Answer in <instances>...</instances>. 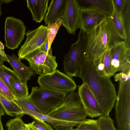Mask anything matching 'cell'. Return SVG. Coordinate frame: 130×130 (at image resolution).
Returning <instances> with one entry per match:
<instances>
[{
	"label": "cell",
	"mask_w": 130,
	"mask_h": 130,
	"mask_svg": "<svg viewBox=\"0 0 130 130\" xmlns=\"http://www.w3.org/2000/svg\"><path fill=\"white\" fill-rule=\"evenodd\" d=\"M77 76L86 84L93 94L104 113L109 116L116 101L117 94L110 77L101 76L90 60L84 56Z\"/></svg>",
	"instance_id": "obj_1"
},
{
	"label": "cell",
	"mask_w": 130,
	"mask_h": 130,
	"mask_svg": "<svg viewBox=\"0 0 130 130\" xmlns=\"http://www.w3.org/2000/svg\"><path fill=\"white\" fill-rule=\"evenodd\" d=\"M87 42L84 56L95 66L104 53L120 41L110 18H108L86 34Z\"/></svg>",
	"instance_id": "obj_2"
},
{
	"label": "cell",
	"mask_w": 130,
	"mask_h": 130,
	"mask_svg": "<svg viewBox=\"0 0 130 130\" xmlns=\"http://www.w3.org/2000/svg\"><path fill=\"white\" fill-rule=\"evenodd\" d=\"M45 115L63 120L79 123L88 116L78 94L74 91L67 95L63 102Z\"/></svg>",
	"instance_id": "obj_3"
},
{
	"label": "cell",
	"mask_w": 130,
	"mask_h": 130,
	"mask_svg": "<svg viewBox=\"0 0 130 130\" xmlns=\"http://www.w3.org/2000/svg\"><path fill=\"white\" fill-rule=\"evenodd\" d=\"M87 42V34L80 29L77 40L71 45L70 50L64 57V71L71 77L77 76L84 58Z\"/></svg>",
	"instance_id": "obj_4"
},
{
	"label": "cell",
	"mask_w": 130,
	"mask_h": 130,
	"mask_svg": "<svg viewBox=\"0 0 130 130\" xmlns=\"http://www.w3.org/2000/svg\"><path fill=\"white\" fill-rule=\"evenodd\" d=\"M115 113L117 130H130V79L119 82Z\"/></svg>",
	"instance_id": "obj_5"
},
{
	"label": "cell",
	"mask_w": 130,
	"mask_h": 130,
	"mask_svg": "<svg viewBox=\"0 0 130 130\" xmlns=\"http://www.w3.org/2000/svg\"><path fill=\"white\" fill-rule=\"evenodd\" d=\"M67 93L40 86L32 87L28 96L42 113L46 115L61 105L64 102Z\"/></svg>",
	"instance_id": "obj_6"
},
{
	"label": "cell",
	"mask_w": 130,
	"mask_h": 130,
	"mask_svg": "<svg viewBox=\"0 0 130 130\" xmlns=\"http://www.w3.org/2000/svg\"><path fill=\"white\" fill-rule=\"evenodd\" d=\"M38 83L40 87L66 93L74 91L77 87L71 77L58 70L49 74L39 76Z\"/></svg>",
	"instance_id": "obj_7"
},
{
	"label": "cell",
	"mask_w": 130,
	"mask_h": 130,
	"mask_svg": "<svg viewBox=\"0 0 130 130\" xmlns=\"http://www.w3.org/2000/svg\"><path fill=\"white\" fill-rule=\"evenodd\" d=\"M24 59L28 61L29 67L39 76L53 72L58 66L56 57L47 54L40 48L29 54Z\"/></svg>",
	"instance_id": "obj_8"
},
{
	"label": "cell",
	"mask_w": 130,
	"mask_h": 130,
	"mask_svg": "<svg viewBox=\"0 0 130 130\" xmlns=\"http://www.w3.org/2000/svg\"><path fill=\"white\" fill-rule=\"evenodd\" d=\"M26 27L20 19L13 17H7L5 25L6 46L13 50L18 48L24 39Z\"/></svg>",
	"instance_id": "obj_9"
},
{
	"label": "cell",
	"mask_w": 130,
	"mask_h": 130,
	"mask_svg": "<svg viewBox=\"0 0 130 130\" xmlns=\"http://www.w3.org/2000/svg\"><path fill=\"white\" fill-rule=\"evenodd\" d=\"M111 77L118 71L130 74V48L124 41H120L111 49Z\"/></svg>",
	"instance_id": "obj_10"
},
{
	"label": "cell",
	"mask_w": 130,
	"mask_h": 130,
	"mask_svg": "<svg viewBox=\"0 0 130 130\" xmlns=\"http://www.w3.org/2000/svg\"><path fill=\"white\" fill-rule=\"evenodd\" d=\"M26 39L18 53L20 60L29 54L39 48L48 41L46 26L41 25L36 29L29 30L26 33Z\"/></svg>",
	"instance_id": "obj_11"
},
{
	"label": "cell",
	"mask_w": 130,
	"mask_h": 130,
	"mask_svg": "<svg viewBox=\"0 0 130 130\" xmlns=\"http://www.w3.org/2000/svg\"><path fill=\"white\" fill-rule=\"evenodd\" d=\"M78 93L88 116L93 118L105 116L97 100L86 84L83 83L78 86Z\"/></svg>",
	"instance_id": "obj_12"
},
{
	"label": "cell",
	"mask_w": 130,
	"mask_h": 130,
	"mask_svg": "<svg viewBox=\"0 0 130 130\" xmlns=\"http://www.w3.org/2000/svg\"><path fill=\"white\" fill-rule=\"evenodd\" d=\"M80 10L77 0H67L64 13L59 19L61 20V25L70 34L74 35L79 28Z\"/></svg>",
	"instance_id": "obj_13"
},
{
	"label": "cell",
	"mask_w": 130,
	"mask_h": 130,
	"mask_svg": "<svg viewBox=\"0 0 130 130\" xmlns=\"http://www.w3.org/2000/svg\"><path fill=\"white\" fill-rule=\"evenodd\" d=\"M108 17L101 11L94 9H81L79 28L86 34L106 20Z\"/></svg>",
	"instance_id": "obj_14"
},
{
	"label": "cell",
	"mask_w": 130,
	"mask_h": 130,
	"mask_svg": "<svg viewBox=\"0 0 130 130\" xmlns=\"http://www.w3.org/2000/svg\"><path fill=\"white\" fill-rule=\"evenodd\" d=\"M24 114H27L34 119L46 122L52 124L55 130H71L78 123L63 120L44 114L25 109H22Z\"/></svg>",
	"instance_id": "obj_15"
},
{
	"label": "cell",
	"mask_w": 130,
	"mask_h": 130,
	"mask_svg": "<svg viewBox=\"0 0 130 130\" xmlns=\"http://www.w3.org/2000/svg\"><path fill=\"white\" fill-rule=\"evenodd\" d=\"M67 0H52L48 7L44 18L46 25L56 22L64 14Z\"/></svg>",
	"instance_id": "obj_16"
},
{
	"label": "cell",
	"mask_w": 130,
	"mask_h": 130,
	"mask_svg": "<svg viewBox=\"0 0 130 130\" xmlns=\"http://www.w3.org/2000/svg\"><path fill=\"white\" fill-rule=\"evenodd\" d=\"M6 55L14 71L21 78L23 83H27L31 77L35 75V72L30 67L26 66L22 63L13 53L12 55Z\"/></svg>",
	"instance_id": "obj_17"
},
{
	"label": "cell",
	"mask_w": 130,
	"mask_h": 130,
	"mask_svg": "<svg viewBox=\"0 0 130 130\" xmlns=\"http://www.w3.org/2000/svg\"><path fill=\"white\" fill-rule=\"evenodd\" d=\"M27 7L30 10L35 22L40 23L44 19L48 7V0L26 1Z\"/></svg>",
	"instance_id": "obj_18"
},
{
	"label": "cell",
	"mask_w": 130,
	"mask_h": 130,
	"mask_svg": "<svg viewBox=\"0 0 130 130\" xmlns=\"http://www.w3.org/2000/svg\"><path fill=\"white\" fill-rule=\"evenodd\" d=\"M81 9L92 8L98 10L108 17L112 13L113 10L112 0H77Z\"/></svg>",
	"instance_id": "obj_19"
},
{
	"label": "cell",
	"mask_w": 130,
	"mask_h": 130,
	"mask_svg": "<svg viewBox=\"0 0 130 130\" xmlns=\"http://www.w3.org/2000/svg\"><path fill=\"white\" fill-rule=\"evenodd\" d=\"M0 102L7 115L21 118L24 115L21 108L14 101L8 99L0 93Z\"/></svg>",
	"instance_id": "obj_20"
},
{
	"label": "cell",
	"mask_w": 130,
	"mask_h": 130,
	"mask_svg": "<svg viewBox=\"0 0 130 130\" xmlns=\"http://www.w3.org/2000/svg\"><path fill=\"white\" fill-rule=\"evenodd\" d=\"M108 17L110 20L120 38L125 41L126 38V35L121 13L117 12L113 7V11Z\"/></svg>",
	"instance_id": "obj_21"
},
{
	"label": "cell",
	"mask_w": 130,
	"mask_h": 130,
	"mask_svg": "<svg viewBox=\"0 0 130 130\" xmlns=\"http://www.w3.org/2000/svg\"><path fill=\"white\" fill-rule=\"evenodd\" d=\"M0 76L14 96L15 93L10 82V79L13 78L22 81L21 78L14 70L4 64L0 65Z\"/></svg>",
	"instance_id": "obj_22"
},
{
	"label": "cell",
	"mask_w": 130,
	"mask_h": 130,
	"mask_svg": "<svg viewBox=\"0 0 130 130\" xmlns=\"http://www.w3.org/2000/svg\"><path fill=\"white\" fill-rule=\"evenodd\" d=\"M121 14L126 35L125 41L127 47L130 48V0H126Z\"/></svg>",
	"instance_id": "obj_23"
},
{
	"label": "cell",
	"mask_w": 130,
	"mask_h": 130,
	"mask_svg": "<svg viewBox=\"0 0 130 130\" xmlns=\"http://www.w3.org/2000/svg\"><path fill=\"white\" fill-rule=\"evenodd\" d=\"M10 83L15 93L16 98L28 97L29 94L27 84L13 78L10 80Z\"/></svg>",
	"instance_id": "obj_24"
},
{
	"label": "cell",
	"mask_w": 130,
	"mask_h": 130,
	"mask_svg": "<svg viewBox=\"0 0 130 130\" xmlns=\"http://www.w3.org/2000/svg\"><path fill=\"white\" fill-rule=\"evenodd\" d=\"M28 96L15 98L14 101L22 109H26L43 114Z\"/></svg>",
	"instance_id": "obj_25"
},
{
	"label": "cell",
	"mask_w": 130,
	"mask_h": 130,
	"mask_svg": "<svg viewBox=\"0 0 130 130\" xmlns=\"http://www.w3.org/2000/svg\"><path fill=\"white\" fill-rule=\"evenodd\" d=\"M61 20L59 19L55 22L48 24L46 26L48 48L49 50L51 48L53 42L61 25Z\"/></svg>",
	"instance_id": "obj_26"
},
{
	"label": "cell",
	"mask_w": 130,
	"mask_h": 130,
	"mask_svg": "<svg viewBox=\"0 0 130 130\" xmlns=\"http://www.w3.org/2000/svg\"><path fill=\"white\" fill-rule=\"evenodd\" d=\"M97 121L99 130H117L113 120L109 116H101Z\"/></svg>",
	"instance_id": "obj_27"
},
{
	"label": "cell",
	"mask_w": 130,
	"mask_h": 130,
	"mask_svg": "<svg viewBox=\"0 0 130 130\" xmlns=\"http://www.w3.org/2000/svg\"><path fill=\"white\" fill-rule=\"evenodd\" d=\"M77 125L75 130H99L97 120L86 119Z\"/></svg>",
	"instance_id": "obj_28"
},
{
	"label": "cell",
	"mask_w": 130,
	"mask_h": 130,
	"mask_svg": "<svg viewBox=\"0 0 130 130\" xmlns=\"http://www.w3.org/2000/svg\"><path fill=\"white\" fill-rule=\"evenodd\" d=\"M8 130H23L25 126V123L19 117L11 119L6 123Z\"/></svg>",
	"instance_id": "obj_29"
},
{
	"label": "cell",
	"mask_w": 130,
	"mask_h": 130,
	"mask_svg": "<svg viewBox=\"0 0 130 130\" xmlns=\"http://www.w3.org/2000/svg\"><path fill=\"white\" fill-rule=\"evenodd\" d=\"M111 49L106 51L101 57L104 65L105 71L106 75L110 77H111L110 69L111 62Z\"/></svg>",
	"instance_id": "obj_30"
},
{
	"label": "cell",
	"mask_w": 130,
	"mask_h": 130,
	"mask_svg": "<svg viewBox=\"0 0 130 130\" xmlns=\"http://www.w3.org/2000/svg\"><path fill=\"white\" fill-rule=\"evenodd\" d=\"M33 119L34 120L31 123L37 130H54L49 125L44 121Z\"/></svg>",
	"instance_id": "obj_31"
},
{
	"label": "cell",
	"mask_w": 130,
	"mask_h": 130,
	"mask_svg": "<svg viewBox=\"0 0 130 130\" xmlns=\"http://www.w3.org/2000/svg\"><path fill=\"white\" fill-rule=\"evenodd\" d=\"M126 0H112L113 7L118 12L122 13L124 7Z\"/></svg>",
	"instance_id": "obj_32"
},
{
	"label": "cell",
	"mask_w": 130,
	"mask_h": 130,
	"mask_svg": "<svg viewBox=\"0 0 130 130\" xmlns=\"http://www.w3.org/2000/svg\"><path fill=\"white\" fill-rule=\"evenodd\" d=\"M130 74H127L123 72L115 74L114 76V79L115 81H119L122 82L126 81L130 79Z\"/></svg>",
	"instance_id": "obj_33"
},
{
	"label": "cell",
	"mask_w": 130,
	"mask_h": 130,
	"mask_svg": "<svg viewBox=\"0 0 130 130\" xmlns=\"http://www.w3.org/2000/svg\"><path fill=\"white\" fill-rule=\"evenodd\" d=\"M41 50L46 53L47 54L50 55H52V51L51 47L50 49L48 48V41L40 47Z\"/></svg>",
	"instance_id": "obj_34"
},
{
	"label": "cell",
	"mask_w": 130,
	"mask_h": 130,
	"mask_svg": "<svg viewBox=\"0 0 130 130\" xmlns=\"http://www.w3.org/2000/svg\"><path fill=\"white\" fill-rule=\"evenodd\" d=\"M4 48V45L0 41V55L4 58L6 61L9 62V60L7 58L6 54L5 53Z\"/></svg>",
	"instance_id": "obj_35"
},
{
	"label": "cell",
	"mask_w": 130,
	"mask_h": 130,
	"mask_svg": "<svg viewBox=\"0 0 130 130\" xmlns=\"http://www.w3.org/2000/svg\"><path fill=\"white\" fill-rule=\"evenodd\" d=\"M5 112L3 106L0 102V130H4L1 118L4 115Z\"/></svg>",
	"instance_id": "obj_36"
},
{
	"label": "cell",
	"mask_w": 130,
	"mask_h": 130,
	"mask_svg": "<svg viewBox=\"0 0 130 130\" xmlns=\"http://www.w3.org/2000/svg\"><path fill=\"white\" fill-rule=\"evenodd\" d=\"M25 127L27 130H37L31 124V123L25 124Z\"/></svg>",
	"instance_id": "obj_37"
},
{
	"label": "cell",
	"mask_w": 130,
	"mask_h": 130,
	"mask_svg": "<svg viewBox=\"0 0 130 130\" xmlns=\"http://www.w3.org/2000/svg\"><path fill=\"white\" fill-rule=\"evenodd\" d=\"M4 82L0 76V93L1 94L3 85Z\"/></svg>",
	"instance_id": "obj_38"
},
{
	"label": "cell",
	"mask_w": 130,
	"mask_h": 130,
	"mask_svg": "<svg viewBox=\"0 0 130 130\" xmlns=\"http://www.w3.org/2000/svg\"><path fill=\"white\" fill-rule=\"evenodd\" d=\"M6 61L4 58L0 55V65L3 64L4 61Z\"/></svg>",
	"instance_id": "obj_39"
},
{
	"label": "cell",
	"mask_w": 130,
	"mask_h": 130,
	"mask_svg": "<svg viewBox=\"0 0 130 130\" xmlns=\"http://www.w3.org/2000/svg\"><path fill=\"white\" fill-rule=\"evenodd\" d=\"M3 3V0H0V17L1 16L2 14L1 11V6L2 4Z\"/></svg>",
	"instance_id": "obj_40"
},
{
	"label": "cell",
	"mask_w": 130,
	"mask_h": 130,
	"mask_svg": "<svg viewBox=\"0 0 130 130\" xmlns=\"http://www.w3.org/2000/svg\"><path fill=\"white\" fill-rule=\"evenodd\" d=\"M13 0H3V3L7 4H9Z\"/></svg>",
	"instance_id": "obj_41"
},
{
	"label": "cell",
	"mask_w": 130,
	"mask_h": 130,
	"mask_svg": "<svg viewBox=\"0 0 130 130\" xmlns=\"http://www.w3.org/2000/svg\"><path fill=\"white\" fill-rule=\"evenodd\" d=\"M23 130H27V129L26 128L25 126L23 128Z\"/></svg>",
	"instance_id": "obj_42"
}]
</instances>
